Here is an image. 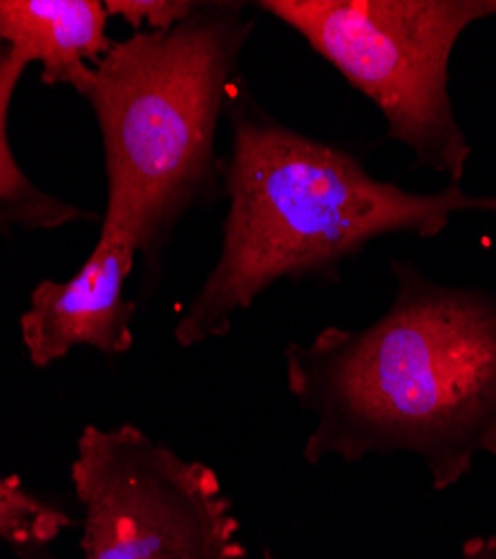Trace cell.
Here are the masks:
<instances>
[{
  "mask_svg": "<svg viewBox=\"0 0 496 559\" xmlns=\"http://www.w3.org/2000/svg\"><path fill=\"white\" fill-rule=\"evenodd\" d=\"M389 309L285 349L287 388L315 416L302 459L416 454L443 492L496 456V294L449 287L391 260Z\"/></svg>",
  "mask_w": 496,
  "mask_h": 559,
  "instance_id": "1",
  "label": "cell"
},
{
  "mask_svg": "<svg viewBox=\"0 0 496 559\" xmlns=\"http://www.w3.org/2000/svg\"><path fill=\"white\" fill-rule=\"evenodd\" d=\"M223 115L231 126L221 157L229 213L217 264L174 324L179 347L227 336L235 316L280 280L336 283L342 264L378 238L430 240L457 213H496V195H470L461 183L410 193L380 181L344 148L270 117L246 90H231Z\"/></svg>",
  "mask_w": 496,
  "mask_h": 559,
  "instance_id": "2",
  "label": "cell"
},
{
  "mask_svg": "<svg viewBox=\"0 0 496 559\" xmlns=\"http://www.w3.org/2000/svg\"><path fill=\"white\" fill-rule=\"evenodd\" d=\"M255 29L244 3H197L168 32L114 40L81 97L106 162L101 228L157 266L184 215L223 195L217 126Z\"/></svg>",
  "mask_w": 496,
  "mask_h": 559,
  "instance_id": "3",
  "label": "cell"
},
{
  "mask_svg": "<svg viewBox=\"0 0 496 559\" xmlns=\"http://www.w3.org/2000/svg\"><path fill=\"white\" fill-rule=\"evenodd\" d=\"M380 110L416 168L461 183L472 155L449 97V59L496 0H262Z\"/></svg>",
  "mask_w": 496,
  "mask_h": 559,
  "instance_id": "4",
  "label": "cell"
},
{
  "mask_svg": "<svg viewBox=\"0 0 496 559\" xmlns=\"http://www.w3.org/2000/svg\"><path fill=\"white\" fill-rule=\"evenodd\" d=\"M70 477L81 559H244L240 520L213 468L137 426H85Z\"/></svg>",
  "mask_w": 496,
  "mask_h": 559,
  "instance_id": "5",
  "label": "cell"
},
{
  "mask_svg": "<svg viewBox=\"0 0 496 559\" xmlns=\"http://www.w3.org/2000/svg\"><path fill=\"white\" fill-rule=\"evenodd\" d=\"M137 251L119 230L101 228V238L68 283H43L29 294L21 316V336L34 367H50L76 347L123 356L134 345L132 318L137 302L123 294Z\"/></svg>",
  "mask_w": 496,
  "mask_h": 559,
  "instance_id": "6",
  "label": "cell"
},
{
  "mask_svg": "<svg viewBox=\"0 0 496 559\" xmlns=\"http://www.w3.org/2000/svg\"><path fill=\"white\" fill-rule=\"evenodd\" d=\"M112 43L99 0H0V48L38 61L45 85H70L81 95Z\"/></svg>",
  "mask_w": 496,
  "mask_h": 559,
  "instance_id": "7",
  "label": "cell"
},
{
  "mask_svg": "<svg viewBox=\"0 0 496 559\" xmlns=\"http://www.w3.org/2000/svg\"><path fill=\"white\" fill-rule=\"evenodd\" d=\"M27 66L29 61L16 50L0 48V230H52L83 219H97L93 211L38 189L10 148V106Z\"/></svg>",
  "mask_w": 496,
  "mask_h": 559,
  "instance_id": "8",
  "label": "cell"
},
{
  "mask_svg": "<svg viewBox=\"0 0 496 559\" xmlns=\"http://www.w3.org/2000/svg\"><path fill=\"white\" fill-rule=\"evenodd\" d=\"M78 520L63 506L43 499L16 477H0V542L8 544L21 559H57L52 544Z\"/></svg>",
  "mask_w": 496,
  "mask_h": 559,
  "instance_id": "9",
  "label": "cell"
},
{
  "mask_svg": "<svg viewBox=\"0 0 496 559\" xmlns=\"http://www.w3.org/2000/svg\"><path fill=\"white\" fill-rule=\"evenodd\" d=\"M197 3L193 0H106L108 16L123 19L134 34L137 32H168L182 23Z\"/></svg>",
  "mask_w": 496,
  "mask_h": 559,
  "instance_id": "10",
  "label": "cell"
},
{
  "mask_svg": "<svg viewBox=\"0 0 496 559\" xmlns=\"http://www.w3.org/2000/svg\"><path fill=\"white\" fill-rule=\"evenodd\" d=\"M264 559H278L268 548H264ZM461 559H496V535L472 537L463 544Z\"/></svg>",
  "mask_w": 496,
  "mask_h": 559,
  "instance_id": "11",
  "label": "cell"
}]
</instances>
